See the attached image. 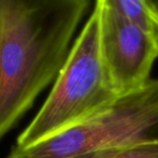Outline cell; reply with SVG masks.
Segmentation results:
<instances>
[{
  "instance_id": "6da1fadb",
  "label": "cell",
  "mask_w": 158,
  "mask_h": 158,
  "mask_svg": "<svg viewBox=\"0 0 158 158\" xmlns=\"http://www.w3.org/2000/svg\"><path fill=\"white\" fill-rule=\"evenodd\" d=\"M92 0H0V139L55 82Z\"/></svg>"
},
{
  "instance_id": "7a4b0ae2",
  "label": "cell",
  "mask_w": 158,
  "mask_h": 158,
  "mask_svg": "<svg viewBox=\"0 0 158 158\" xmlns=\"http://www.w3.org/2000/svg\"><path fill=\"white\" fill-rule=\"evenodd\" d=\"M106 75L99 44V17L93 9L43 106L17 138L27 148L106 110L117 99Z\"/></svg>"
},
{
  "instance_id": "3957f363",
  "label": "cell",
  "mask_w": 158,
  "mask_h": 158,
  "mask_svg": "<svg viewBox=\"0 0 158 158\" xmlns=\"http://www.w3.org/2000/svg\"><path fill=\"white\" fill-rule=\"evenodd\" d=\"M158 124V79L121 96L106 110L58 131L8 158H84L148 138Z\"/></svg>"
},
{
  "instance_id": "277c9868",
  "label": "cell",
  "mask_w": 158,
  "mask_h": 158,
  "mask_svg": "<svg viewBox=\"0 0 158 158\" xmlns=\"http://www.w3.org/2000/svg\"><path fill=\"white\" fill-rule=\"evenodd\" d=\"M99 17L101 58L118 97L143 87L158 58V39L115 12L106 0H95Z\"/></svg>"
},
{
  "instance_id": "5b68a950",
  "label": "cell",
  "mask_w": 158,
  "mask_h": 158,
  "mask_svg": "<svg viewBox=\"0 0 158 158\" xmlns=\"http://www.w3.org/2000/svg\"><path fill=\"white\" fill-rule=\"evenodd\" d=\"M124 19L148 30L158 39V11L148 0H106Z\"/></svg>"
},
{
  "instance_id": "8992f818",
  "label": "cell",
  "mask_w": 158,
  "mask_h": 158,
  "mask_svg": "<svg viewBox=\"0 0 158 158\" xmlns=\"http://www.w3.org/2000/svg\"><path fill=\"white\" fill-rule=\"evenodd\" d=\"M84 158H158V138H146L117 148L100 151Z\"/></svg>"
},
{
  "instance_id": "52a82bcc",
  "label": "cell",
  "mask_w": 158,
  "mask_h": 158,
  "mask_svg": "<svg viewBox=\"0 0 158 158\" xmlns=\"http://www.w3.org/2000/svg\"><path fill=\"white\" fill-rule=\"evenodd\" d=\"M148 1L158 11V0H148Z\"/></svg>"
}]
</instances>
